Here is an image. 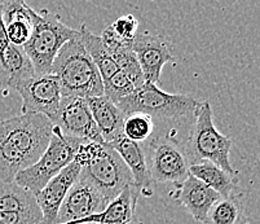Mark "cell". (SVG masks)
Listing matches in <instances>:
<instances>
[{
    "label": "cell",
    "instance_id": "1",
    "mask_svg": "<svg viewBox=\"0 0 260 224\" xmlns=\"http://www.w3.org/2000/svg\"><path fill=\"white\" fill-rule=\"evenodd\" d=\"M53 124L42 114H21L0 121V180L34 165L48 147Z\"/></svg>",
    "mask_w": 260,
    "mask_h": 224
},
{
    "label": "cell",
    "instance_id": "2",
    "mask_svg": "<svg viewBox=\"0 0 260 224\" xmlns=\"http://www.w3.org/2000/svg\"><path fill=\"white\" fill-rule=\"evenodd\" d=\"M49 74L58 79L62 98L88 99L104 95L100 73L80 42V37L63 44Z\"/></svg>",
    "mask_w": 260,
    "mask_h": 224
},
{
    "label": "cell",
    "instance_id": "3",
    "mask_svg": "<svg viewBox=\"0 0 260 224\" xmlns=\"http://www.w3.org/2000/svg\"><path fill=\"white\" fill-rule=\"evenodd\" d=\"M193 114L194 122L185 143L190 164L196 165L203 161L211 162L231 175L237 176V171L233 169L229 159L233 141L216 130L209 101L198 104Z\"/></svg>",
    "mask_w": 260,
    "mask_h": 224
},
{
    "label": "cell",
    "instance_id": "4",
    "mask_svg": "<svg viewBox=\"0 0 260 224\" xmlns=\"http://www.w3.org/2000/svg\"><path fill=\"white\" fill-rule=\"evenodd\" d=\"M78 37L79 30L65 25L60 16L53 12L48 9L35 12L32 34L22 47L31 61L35 74H49L58 51L63 44Z\"/></svg>",
    "mask_w": 260,
    "mask_h": 224
},
{
    "label": "cell",
    "instance_id": "5",
    "mask_svg": "<svg viewBox=\"0 0 260 224\" xmlns=\"http://www.w3.org/2000/svg\"><path fill=\"white\" fill-rule=\"evenodd\" d=\"M200 101L189 95L169 93L157 87V84L145 82L131 95L117 104L123 114L131 115L141 113L154 121H169L193 114Z\"/></svg>",
    "mask_w": 260,
    "mask_h": 224
},
{
    "label": "cell",
    "instance_id": "6",
    "mask_svg": "<svg viewBox=\"0 0 260 224\" xmlns=\"http://www.w3.org/2000/svg\"><path fill=\"white\" fill-rule=\"evenodd\" d=\"M82 141L80 139L63 135L57 127L53 126L47 149L34 165L16 175L15 183L34 196L38 195L51 179L74 161L75 153Z\"/></svg>",
    "mask_w": 260,
    "mask_h": 224
},
{
    "label": "cell",
    "instance_id": "7",
    "mask_svg": "<svg viewBox=\"0 0 260 224\" xmlns=\"http://www.w3.org/2000/svg\"><path fill=\"white\" fill-rule=\"evenodd\" d=\"M146 164L152 181L183 183L191 166L185 144L171 135H160L149 140L145 148Z\"/></svg>",
    "mask_w": 260,
    "mask_h": 224
},
{
    "label": "cell",
    "instance_id": "8",
    "mask_svg": "<svg viewBox=\"0 0 260 224\" xmlns=\"http://www.w3.org/2000/svg\"><path fill=\"white\" fill-rule=\"evenodd\" d=\"M80 176L93 185L108 202H112L129 185H134V178L120 155L104 144L100 154L91 164L82 167Z\"/></svg>",
    "mask_w": 260,
    "mask_h": 224
},
{
    "label": "cell",
    "instance_id": "9",
    "mask_svg": "<svg viewBox=\"0 0 260 224\" xmlns=\"http://www.w3.org/2000/svg\"><path fill=\"white\" fill-rule=\"evenodd\" d=\"M22 98V114H42L52 121L60 108L61 88L58 79L52 74H40L16 87Z\"/></svg>",
    "mask_w": 260,
    "mask_h": 224
},
{
    "label": "cell",
    "instance_id": "10",
    "mask_svg": "<svg viewBox=\"0 0 260 224\" xmlns=\"http://www.w3.org/2000/svg\"><path fill=\"white\" fill-rule=\"evenodd\" d=\"M51 122L63 135L104 144V139L94 123L86 99L62 98L60 108Z\"/></svg>",
    "mask_w": 260,
    "mask_h": 224
},
{
    "label": "cell",
    "instance_id": "11",
    "mask_svg": "<svg viewBox=\"0 0 260 224\" xmlns=\"http://www.w3.org/2000/svg\"><path fill=\"white\" fill-rule=\"evenodd\" d=\"M110 204L89 181L79 175L63 200L57 215V224H74L94 214L103 213Z\"/></svg>",
    "mask_w": 260,
    "mask_h": 224
},
{
    "label": "cell",
    "instance_id": "12",
    "mask_svg": "<svg viewBox=\"0 0 260 224\" xmlns=\"http://www.w3.org/2000/svg\"><path fill=\"white\" fill-rule=\"evenodd\" d=\"M132 51L138 58L144 79L157 84L160 79L163 67L174 61L172 47L166 38L149 31L139 33L132 43Z\"/></svg>",
    "mask_w": 260,
    "mask_h": 224
},
{
    "label": "cell",
    "instance_id": "13",
    "mask_svg": "<svg viewBox=\"0 0 260 224\" xmlns=\"http://www.w3.org/2000/svg\"><path fill=\"white\" fill-rule=\"evenodd\" d=\"M80 171L82 167L73 161L61 173L51 179L38 195H35L37 204L43 215L42 224H57V215L61 205L79 178Z\"/></svg>",
    "mask_w": 260,
    "mask_h": 224
},
{
    "label": "cell",
    "instance_id": "14",
    "mask_svg": "<svg viewBox=\"0 0 260 224\" xmlns=\"http://www.w3.org/2000/svg\"><path fill=\"white\" fill-rule=\"evenodd\" d=\"M171 196L201 223L206 220L212 205L221 199L220 195H217L215 190L190 174L183 183L175 185V190Z\"/></svg>",
    "mask_w": 260,
    "mask_h": 224
},
{
    "label": "cell",
    "instance_id": "15",
    "mask_svg": "<svg viewBox=\"0 0 260 224\" xmlns=\"http://www.w3.org/2000/svg\"><path fill=\"white\" fill-rule=\"evenodd\" d=\"M109 147L113 148L123 162L126 164L134 178L135 188L139 190L140 195H152V178L149 173L148 164H146L145 148L139 143L129 140L126 136L119 135L114 140L108 144Z\"/></svg>",
    "mask_w": 260,
    "mask_h": 224
},
{
    "label": "cell",
    "instance_id": "16",
    "mask_svg": "<svg viewBox=\"0 0 260 224\" xmlns=\"http://www.w3.org/2000/svg\"><path fill=\"white\" fill-rule=\"evenodd\" d=\"M3 21L9 43L22 48L32 34L35 12L22 0L2 2Z\"/></svg>",
    "mask_w": 260,
    "mask_h": 224
},
{
    "label": "cell",
    "instance_id": "17",
    "mask_svg": "<svg viewBox=\"0 0 260 224\" xmlns=\"http://www.w3.org/2000/svg\"><path fill=\"white\" fill-rule=\"evenodd\" d=\"M93 121L104 139V143L109 144L123 134V124L126 115L118 108L117 104L109 100L106 96H94L86 99Z\"/></svg>",
    "mask_w": 260,
    "mask_h": 224
},
{
    "label": "cell",
    "instance_id": "18",
    "mask_svg": "<svg viewBox=\"0 0 260 224\" xmlns=\"http://www.w3.org/2000/svg\"><path fill=\"white\" fill-rule=\"evenodd\" d=\"M79 37L87 53L92 58L96 68H98L103 82L108 81L109 78H112L115 73L119 72V68L115 62L114 57L105 48L101 38L93 34L84 23L79 27Z\"/></svg>",
    "mask_w": 260,
    "mask_h": 224
},
{
    "label": "cell",
    "instance_id": "19",
    "mask_svg": "<svg viewBox=\"0 0 260 224\" xmlns=\"http://www.w3.org/2000/svg\"><path fill=\"white\" fill-rule=\"evenodd\" d=\"M0 211L23 214H42L31 192L15 181L0 180Z\"/></svg>",
    "mask_w": 260,
    "mask_h": 224
},
{
    "label": "cell",
    "instance_id": "20",
    "mask_svg": "<svg viewBox=\"0 0 260 224\" xmlns=\"http://www.w3.org/2000/svg\"><path fill=\"white\" fill-rule=\"evenodd\" d=\"M189 174L206 184L207 187L215 190L217 195H220L221 199L231 197L232 190L237 183L235 175H231L220 167H217L216 165L207 161L191 165L189 167Z\"/></svg>",
    "mask_w": 260,
    "mask_h": 224
},
{
    "label": "cell",
    "instance_id": "21",
    "mask_svg": "<svg viewBox=\"0 0 260 224\" xmlns=\"http://www.w3.org/2000/svg\"><path fill=\"white\" fill-rule=\"evenodd\" d=\"M242 214V206L235 197L220 199L210 209L203 224H238Z\"/></svg>",
    "mask_w": 260,
    "mask_h": 224
},
{
    "label": "cell",
    "instance_id": "22",
    "mask_svg": "<svg viewBox=\"0 0 260 224\" xmlns=\"http://www.w3.org/2000/svg\"><path fill=\"white\" fill-rule=\"evenodd\" d=\"M154 133V121L141 113L127 115L123 124V135L135 143H144L152 138Z\"/></svg>",
    "mask_w": 260,
    "mask_h": 224
},
{
    "label": "cell",
    "instance_id": "23",
    "mask_svg": "<svg viewBox=\"0 0 260 224\" xmlns=\"http://www.w3.org/2000/svg\"><path fill=\"white\" fill-rule=\"evenodd\" d=\"M103 87L104 96H106L109 100L113 101L114 104H118L122 99L131 95L132 92L136 89L131 79L120 70L115 73L112 78H109L108 81L103 82Z\"/></svg>",
    "mask_w": 260,
    "mask_h": 224
},
{
    "label": "cell",
    "instance_id": "24",
    "mask_svg": "<svg viewBox=\"0 0 260 224\" xmlns=\"http://www.w3.org/2000/svg\"><path fill=\"white\" fill-rule=\"evenodd\" d=\"M113 57H114L115 62H117L120 72L124 73V74L131 79L132 83L135 84L136 88L145 83L141 68L140 65H139V61L138 58H136V56H135L132 48L123 49V51L113 55Z\"/></svg>",
    "mask_w": 260,
    "mask_h": 224
},
{
    "label": "cell",
    "instance_id": "25",
    "mask_svg": "<svg viewBox=\"0 0 260 224\" xmlns=\"http://www.w3.org/2000/svg\"><path fill=\"white\" fill-rule=\"evenodd\" d=\"M110 27L119 39L127 43H134L135 38L139 34V21L132 15L120 16L110 25Z\"/></svg>",
    "mask_w": 260,
    "mask_h": 224
},
{
    "label": "cell",
    "instance_id": "26",
    "mask_svg": "<svg viewBox=\"0 0 260 224\" xmlns=\"http://www.w3.org/2000/svg\"><path fill=\"white\" fill-rule=\"evenodd\" d=\"M13 46L9 43L6 33V25L3 21V8H2V2H0V87L8 88V81H7L6 70H4V62H6V56L11 47Z\"/></svg>",
    "mask_w": 260,
    "mask_h": 224
},
{
    "label": "cell",
    "instance_id": "27",
    "mask_svg": "<svg viewBox=\"0 0 260 224\" xmlns=\"http://www.w3.org/2000/svg\"><path fill=\"white\" fill-rule=\"evenodd\" d=\"M42 214H23L0 211V224H42Z\"/></svg>",
    "mask_w": 260,
    "mask_h": 224
}]
</instances>
